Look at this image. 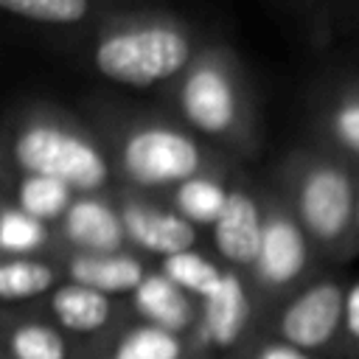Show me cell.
<instances>
[{
    "label": "cell",
    "mask_w": 359,
    "mask_h": 359,
    "mask_svg": "<svg viewBox=\"0 0 359 359\" xmlns=\"http://www.w3.org/2000/svg\"><path fill=\"white\" fill-rule=\"evenodd\" d=\"M48 174L79 194L118 191L109 151L93 123L48 104L20 109L6 129V177Z\"/></svg>",
    "instance_id": "cell-4"
},
{
    "label": "cell",
    "mask_w": 359,
    "mask_h": 359,
    "mask_svg": "<svg viewBox=\"0 0 359 359\" xmlns=\"http://www.w3.org/2000/svg\"><path fill=\"white\" fill-rule=\"evenodd\" d=\"M101 135L121 188L165 196L196 174H244V163L213 149L171 112L98 104L90 118Z\"/></svg>",
    "instance_id": "cell-1"
},
{
    "label": "cell",
    "mask_w": 359,
    "mask_h": 359,
    "mask_svg": "<svg viewBox=\"0 0 359 359\" xmlns=\"http://www.w3.org/2000/svg\"><path fill=\"white\" fill-rule=\"evenodd\" d=\"M123 300H126L129 314L151 325H160L165 331H174L180 337L194 334L199 323V311H202V300L188 294L182 286H177L165 272H160L157 264L143 278V283Z\"/></svg>",
    "instance_id": "cell-16"
},
{
    "label": "cell",
    "mask_w": 359,
    "mask_h": 359,
    "mask_svg": "<svg viewBox=\"0 0 359 359\" xmlns=\"http://www.w3.org/2000/svg\"><path fill=\"white\" fill-rule=\"evenodd\" d=\"M269 311L255 294L247 272L230 269L222 286L202 300L199 323L188 337L191 353L199 359H244V353L266 334Z\"/></svg>",
    "instance_id": "cell-7"
},
{
    "label": "cell",
    "mask_w": 359,
    "mask_h": 359,
    "mask_svg": "<svg viewBox=\"0 0 359 359\" xmlns=\"http://www.w3.org/2000/svg\"><path fill=\"white\" fill-rule=\"evenodd\" d=\"M53 255L65 272V280L81 283L115 297H129L157 264L132 247L115 250V252H79V250L56 247Z\"/></svg>",
    "instance_id": "cell-13"
},
{
    "label": "cell",
    "mask_w": 359,
    "mask_h": 359,
    "mask_svg": "<svg viewBox=\"0 0 359 359\" xmlns=\"http://www.w3.org/2000/svg\"><path fill=\"white\" fill-rule=\"evenodd\" d=\"M56 250V227L45 224L11 199L0 208V252L3 255H50Z\"/></svg>",
    "instance_id": "cell-21"
},
{
    "label": "cell",
    "mask_w": 359,
    "mask_h": 359,
    "mask_svg": "<svg viewBox=\"0 0 359 359\" xmlns=\"http://www.w3.org/2000/svg\"><path fill=\"white\" fill-rule=\"evenodd\" d=\"M168 112L213 149L247 160L261 149L252 84L227 45H202L194 62L165 84Z\"/></svg>",
    "instance_id": "cell-2"
},
{
    "label": "cell",
    "mask_w": 359,
    "mask_h": 359,
    "mask_svg": "<svg viewBox=\"0 0 359 359\" xmlns=\"http://www.w3.org/2000/svg\"><path fill=\"white\" fill-rule=\"evenodd\" d=\"M56 247L79 252H115L126 250V227L115 191L109 194H79L70 210L56 224Z\"/></svg>",
    "instance_id": "cell-11"
},
{
    "label": "cell",
    "mask_w": 359,
    "mask_h": 359,
    "mask_svg": "<svg viewBox=\"0 0 359 359\" xmlns=\"http://www.w3.org/2000/svg\"><path fill=\"white\" fill-rule=\"evenodd\" d=\"M76 196L79 191L70 182L48 174H14L8 177V188H6V199H11L28 216L53 227L70 210Z\"/></svg>",
    "instance_id": "cell-19"
},
{
    "label": "cell",
    "mask_w": 359,
    "mask_h": 359,
    "mask_svg": "<svg viewBox=\"0 0 359 359\" xmlns=\"http://www.w3.org/2000/svg\"><path fill=\"white\" fill-rule=\"evenodd\" d=\"M185 359H199V356H196V353H191V351H188V356H185Z\"/></svg>",
    "instance_id": "cell-27"
},
{
    "label": "cell",
    "mask_w": 359,
    "mask_h": 359,
    "mask_svg": "<svg viewBox=\"0 0 359 359\" xmlns=\"http://www.w3.org/2000/svg\"><path fill=\"white\" fill-rule=\"evenodd\" d=\"M328 266L331 264L309 238L275 182L264 185V233L247 278L266 311H272L280 300H286Z\"/></svg>",
    "instance_id": "cell-6"
},
{
    "label": "cell",
    "mask_w": 359,
    "mask_h": 359,
    "mask_svg": "<svg viewBox=\"0 0 359 359\" xmlns=\"http://www.w3.org/2000/svg\"><path fill=\"white\" fill-rule=\"evenodd\" d=\"M157 266H160V272H165L177 286H182L188 294H194V297H199V300L210 297V294L222 286V280H224V275H227V266H224L216 255L202 252L199 247L174 252V255L157 261Z\"/></svg>",
    "instance_id": "cell-22"
},
{
    "label": "cell",
    "mask_w": 359,
    "mask_h": 359,
    "mask_svg": "<svg viewBox=\"0 0 359 359\" xmlns=\"http://www.w3.org/2000/svg\"><path fill=\"white\" fill-rule=\"evenodd\" d=\"M42 309L79 345H87V342L104 337L129 314L123 297L81 286V283H70V280L59 283L42 300Z\"/></svg>",
    "instance_id": "cell-12"
},
{
    "label": "cell",
    "mask_w": 359,
    "mask_h": 359,
    "mask_svg": "<svg viewBox=\"0 0 359 359\" xmlns=\"http://www.w3.org/2000/svg\"><path fill=\"white\" fill-rule=\"evenodd\" d=\"M356 241H359V199H356Z\"/></svg>",
    "instance_id": "cell-26"
},
{
    "label": "cell",
    "mask_w": 359,
    "mask_h": 359,
    "mask_svg": "<svg viewBox=\"0 0 359 359\" xmlns=\"http://www.w3.org/2000/svg\"><path fill=\"white\" fill-rule=\"evenodd\" d=\"M348 280L351 278L328 266L269 311L266 334L303 351L339 359Z\"/></svg>",
    "instance_id": "cell-8"
},
{
    "label": "cell",
    "mask_w": 359,
    "mask_h": 359,
    "mask_svg": "<svg viewBox=\"0 0 359 359\" xmlns=\"http://www.w3.org/2000/svg\"><path fill=\"white\" fill-rule=\"evenodd\" d=\"M191 25L165 11L107 17L93 36L90 62L112 84L165 87L199 53Z\"/></svg>",
    "instance_id": "cell-5"
},
{
    "label": "cell",
    "mask_w": 359,
    "mask_h": 359,
    "mask_svg": "<svg viewBox=\"0 0 359 359\" xmlns=\"http://www.w3.org/2000/svg\"><path fill=\"white\" fill-rule=\"evenodd\" d=\"M0 6L28 22H42V25H79L84 22L95 0H0Z\"/></svg>",
    "instance_id": "cell-23"
},
{
    "label": "cell",
    "mask_w": 359,
    "mask_h": 359,
    "mask_svg": "<svg viewBox=\"0 0 359 359\" xmlns=\"http://www.w3.org/2000/svg\"><path fill=\"white\" fill-rule=\"evenodd\" d=\"M81 345L39 306L3 309V359H79Z\"/></svg>",
    "instance_id": "cell-14"
},
{
    "label": "cell",
    "mask_w": 359,
    "mask_h": 359,
    "mask_svg": "<svg viewBox=\"0 0 359 359\" xmlns=\"http://www.w3.org/2000/svg\"><path fill=\"white\" fill-rule=\"evenodd\" d=\"M65 272L56 255H3L0 261V297L6 306H28L45 300Z\"/></svg>",
    "instance_id": "cell-17"
},
{
    "label": "cell",
    "mask_w": 359,
    "mask_h": 359,
    "mask_svg": "<svg viewBox=\"0 0 359 359\" xmlns=\"http://www.w3.org/2000/svg\"><path fill=\"white\" fill-rule=\"evenodd\" d=\"M244 359H328V356H320V353H311V351H303L292 342H283L272 334H264L247 353Z\"/></svg>",
    "instance_id": "cell-25"
},
{
    "label": "cell",
    "mask_w": 359,
    "mask_h": 359,
    "mask_svg": "<svg viewBox=\"0 0 359 359\" xmlns=\"http://www.w3.org/2000/svg\"><path fill=\"white\" fill-rule=\"evenodd\" d=\"M261 233H264V185L241 174L233 182L224 213L210 227L213 252L224 266L250 272L261 247Z\"/></svg>",
    "instance_id": "cell-10"
},
{
    "label": "cell",
    "mask_w": 359,
    "mask_h": 359,
    "mask_svg": "<svg viewBox=\"0 0 359 359\" xmlns=\"http://www.w3.org/2000/svg\"><path fill=\"white\" fill-rule=\"evenodd\" d=\"M188 337L126 314L112 331L81 345L79 359H185Z\"/></svg>",
    "instance_id": "cell-15"
},
{
    "label": "cell",
    "mask_w": 359,
    "mask_h": 359,
    "mask_svg": "<svg viewBox=\"0 0 359 359\" xmlns=\"http://www.w3.org/2000/svg\"><path fill=\"white\" fill-rule=\"evenodd\" d=\"M317 132L325 149L359 165V81L337 87L317 112Z\"/></svg>",
    "instance_id": "cell-20"
},
{
    "label": "cell",
    "mask_w": 359,
    "mask_h": 359,
    "mask_svg": "<svg viewBox=\"0 0 359 359\" xmlns=\"http://www.w3.org/2000/svg\"><path fill=\"white\" fill-rule=\"evenodd\" d=\"M129 247L151 261H163L174 252L199 247V227L182 219L163 196L140 194L132 188L115 191Z\"/></svg>",
    "instance_id": "cell-9"
},
{
    "label": "cell",
    "mask_w": 359,
    "mask_h": 359,
    "mask_svg": "<svg viewBox=\"0 0 359 359\" xmlns=\"http://www.w3.org/2000/svg\"><path fill=\"white\" fill-rule=\"evenodd\" d=\"M272 182L331 266L359 255V165L353 160L325 146H300L278 163Z\"/></svg>",
    "instance_id": "cell-3"
},
{
    "label": "cell",
    "mask_w": 359,
    "mask_h": 359,
    "mask_svg": "<svg viewBox=\"0 0 359 359\" xmlns=\"http://www.w3.org/2000/svg\"><path fill=\"white\" fill-rule=\"evenodd\" d=\"M241 177V174H238ZM238 177H227V174H196L180 185H174L163 199L182 216L188 219L194 227H213L219 222V216L227 208L233 182Z\"/></svg>",
    "instance_id": "cell-18"
},
{
    "label": "cell",
    "mask_w": 359,
    "mask_h": 359,
    "mask_svg": "<svg viewBox=\"0 0 359 359\" xmlns=\"http://www.w3.org/2000/svg\"><path fill=\"white\" fill-rule=\"evenodd\" d=\"M339 359H359V275L348 280Z\"/></svg>",
    "instance_id": "cell-24"
}]
</instances>
